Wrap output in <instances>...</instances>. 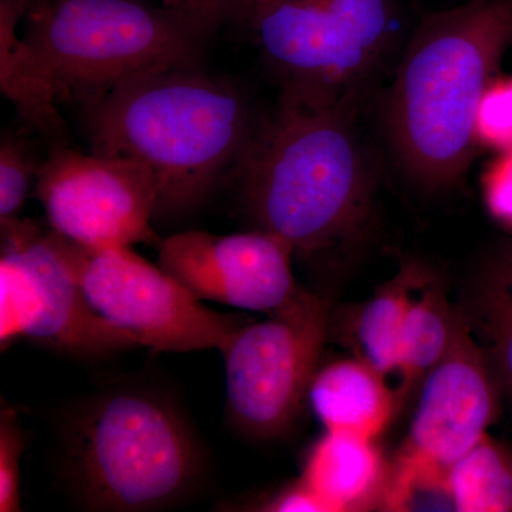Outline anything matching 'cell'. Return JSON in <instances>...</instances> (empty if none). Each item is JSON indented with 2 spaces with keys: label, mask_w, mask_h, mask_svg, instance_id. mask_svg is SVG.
Listing matches in <instances>:
<instances>
[{
  "label": "cell",
  "mask_w": 512,
  "mask_h": 512,
  "mask_svg": "<svg viewBox=\"0 0 512 512\" xmlns=\"http://www.w3.org/2000/svg\"><path fill=\"white\" fill-rule=\"evenodd\" d=\"M285 239L252 228L232 235L185 231L158 244V262L200 301L275 313L302 291Z\"/></svg>",
  "instance_id": "cell-11"
},
{
  "label": "cell",
  "mask_w": 512,
  "mask_h": 512,
  "mask_svg": "<svg viewBox=\"0 0 512 512\" xmlns=\"http://www.w3.org/2000/svg\"><path fill=\"white\" fill-rule=\"evenodd\" d=\"M427 272L406 265L360 309L353 330L357 359L363 360L384 379L397 376L402 386L403 328L413 293ZM400 399V387H399Z\"/></svg>",
  "instance_id": "cell-17"
},
{
  "label": "cell",
  "mask_w": 512,
  "mask_h": 512,
  "mask_svg": "<svg viewBox=\"0 0 512 512\" xmlns=\"http://www.w3.org/2000/svg\"><path fill=\"white\" fill-rule=\"evenodd\" d=\"M511 45L512 0H468L421 18L387 94L384 124L397 163L423 190H447L466 174L481 101Z\"/></svg>",
  "instance_id": "cell-3"
},
{
  "label": "cell",
  "mask_w": 512,
  "mask_h": 512,
  "mask_svg": "<svg viewBox=\"0 0 512 512\" xmlns=\"http://www.w3.org/2000/svg\"><path fill=\"white\" fill-rule=\"evenodd\" d=\"M28 3L0 0V89L26 126L45 136L60 137L66 126L57 110L59 93L39 57L18 33Z\"/></svg>",
  "instance_id": "cell-16"
},
{
  "label": "cell",
  "mask_w": 512,
  "mask_h": 512,
  "mask_svg": "<svg viewBox=\"0 0 512 512\" xmlns=\"http://www.w3.org/2000/svg\"><path fill=\"white\" fill-rule=\"evenodd\" d=\"M36 197L47 224L90 249L160 244L151 224L157 187L133 158L57 148L37 170Z\"/></svg>",
  "instance_id": "cell-10"
},
{
  "label": "cell",
  "mask_w": 512,
  "mask_h": 512,
  "mask_svg": "<svg viewBox=\"0 0 512 512\" xmlns=\"http://www.w3.org/2000/svg\"><path fill=\"white\" fill-rule=\"evenodd\" d=\"M457 511H512V456L487 436L448 468Z\"/></svg>",
  "instance_id": "cell-19"
},
{
  "label": "cell",
  "mask_w": 512,
  "mask_h": 512,
  "mask_svg": "<svg viewBox=\"0 0 512 512\" xmlns=\"http://www.w3.org/2000/svg\"><path fill=\"white\" fill-rule=\"evenodd\" d=\"M262 510L276 512H329L322 498L302 478L298 483L292 484L291 487L285 488L281 493L275 495L271 501L264 504Z\"/></svg>",
  "instance_id": "cell-25"
},
{
  "label": "cell",
  "mask_w": 512,
  "mask_h": 512,
  "mask_svg": "<svg viewBox=\"0 0 512 512\" xmlns=\"http://www.w3.org/2000/svg\"><path fill=\"white\" fill-rule=\"evenodd\" d=\"M64 473L93 511L164 510L200 481V444L165 397L121 387L80 407L64 433Z\"/></svg>",
  "instance_id": "cell-4"
},
{
  "label": "cell",
  "mask_w": 512,
  "mask_h": 512,
  "mask_svg": "<svg viewBox=\"0 0 512 512\" xmlns=\"http://www.w3.org/2000/svg\"><path fill=\"white\" fill-rule=\"evenodd\" d=\"M158 5L180 16L208 37L225 23L247 19L252 0H157Z\"/></svg>",
  "instance_id": "cell-22"
},
{
  "label": "cell",
  "mask_w": 512,
  "mask_h": 512,
  "mask_svg": "<svg viewBox=\"0 0 512 512\" xmlns=\"http://www.w3.org/2000/svg\"><path fill=\"white\" fill-rule=\"evenodd\" d=\"M326 431L375 440L392 420L396 392L360 359L340 360L318 370L308 396Z\"/></svg>",
  "instance_id": "cell-13"
},
{
  "label": "cell",
  "mask_w": 512,
  "mask_h": 512,
  "mask_svg": "<svg viewBox=\"0 0 512 512\" xmlns=\"http://www.w3.org/2000/svg\"><path fill=\"white\" fill-rule=\"evenodd\" d=\"M457 308L498 386L512 397V242L481 262Z\"/></svg>",
  "instance_id": "cell-15"
},
{
  "label": "cell",
  "mask_w": 512,
  "mask_h": 512,
  "mask_svg": "<svg viewBox=\"0 0 512 512\" xmlns=\"http://www.w3.org/2000/svg\"><path fill=\"white\" fill-rule=\"evenodd\" d=\"M94 153L147 165L157 187L154 222L202 207L241 163L258 119L234 84L200 66L128 80L83 106Z\"/></svg>",
  "instance_id": "cell-2"
},
{
  "label": "cell",
  "mask_w": 512,
  "mask_h": 512,
  "mask_svg": "<svg viewBox=\"0 0 512 512\" xmlns=\"http://www.w3.org/2000/svg\"><path fill=\"white\" fill-rule=\"evenodd\" d=\"M497 380L456 306L446 352L421 383L404 453L450 468L497 416Z\"/></svg>",
  "instance_id": "cell-12"
},
{
  "label": "cell",
  "mask_w": 512,
  "mask_h": 512,
  "mask_svg": "<svg viewBox=\"0 0 512 512\" xmlns=\"http://www.w3.org/2000/svg\"><path fill=\"white\" fill-rule=\"evenodd\" d=\"M23 37L60 100L82 106L119 84L170 67L200 66L208 37L163 6L141 0H39Z\"/></svg>",
  "instance_id": "cell-5"
},
{
  "label": "cell",
  "mask_w": 512,
  "mask_h": 512,
  "mask_svg": "<svg viewBox=\"0 0 512 512\" xmlns=\"http://www.w3.org/2000/svg\"><path fill=\"white\" fill-rule=\"evenodd\" d=\"M302 480L329 511H360L382 498L386 471L373 440L326 431L309 456Z\"/></svg>",
  "instance_id": "cell-14"
},
{
  "label": "cell",
  "mask_w": 512,
  "mask_h": 512,
  "mask_svg": "<svg viewBox=\"0 0 512 512\" xmlns=\"http://www.w3.org/2000/svg\"><path fill=\"white\" fill-rule=\"evenodd\" d=\"M484 197L491 214L512 227V148L485 175Z\"/></svg>",
  "instance_id": "cell-24"
},
{
  "label": "cell",
  "mask_w": 512,
  "mask_h": 512,
  "mask_svg": "<svg viewBox=\"0 0 512 512\" xmlns=\"http://www.w3.org/2000/svg\"><path fill=\"white\" fill-rule=\"evenodd\" d=\"M478 141L512 148V80L493 82L478 110Z\"/></svg>",
  "instance_id": "cell-23"
},
{
  "label": "cell",
  "mask_w": 512,
  "mask_h": 512,
  "mask_svg": "<svg viewBox=\"0 0 512 512\" xmlns=\"http://www.w3.org/2000/svg\"><path fill=\"white\" fill-rule=\"evenodd\" d=\"M62 241L94 311L140 346L174 353L220 350L248 323L202 305L174 276L131 247L90 249L63 235Z\"/></svg>",
  "instance_id": "cell-9"
},
{
  "label": "cell",
  "mask_w": 512,
  "mask_h": 512,
  "mask_svg": "<svg viewBox=\"0 0 512 512\" xmlns=\"http://www.w3.org/2000/svg\"><path fill=\"white\" fill-rule=\"evenodd\" d=\"M282 92L355 103L399 35L397 0H252L247 15Z\"/></svg>",
  "instance_id": "cell-6"
},
{
  "label": "cell",
  "mask_w": 512,
  "mask_h": 512,
  "mask_svg": "<svg viewBox=\"0 0 512 512\" xmlns=\"http://www.w3.org/2000/svg\"><path fill=\"white\" fill-rule=\"evenodd\" d=\"M0 229L2 350L26 339L63 355L99 359L140 346L94 311L55 229L20 218Z\"/></svg>",
  "instance_id": "cell-7"
},
{
  "label": "cell",
  "mask_w": 512,
  "mask_h": 512,
  "mask_svg": "<svg viewBox=\"0 0 512 512\" xmlns=\"http://www.w3.org/2000/svg\"><path fill=\"white\" fill-rule=\"evenodd\" d=\"M328 302L301 293L262 322L247 323L222 346L227 412L249 439L288 433L308 399L329 333Z\"/></svg>",
  "instance_id": "cell-8"
},
{
  "label": "cell",
  "mask_w": 512,
  "mask_h": 512,
  "mask_svg": "<svg viewBox=\"0 0 512 512\" xmlns=\"http://www.w3.org/2000/svg\"><path fill=\"white\" fill-rule=\"evenodd\" d=\"M454 320L456 306L448 302L439 285L429 281L419 296L413 293L403 328L400 399L417 384L421 386L446 352L453 335Z\"/></svg>",
  "instance_id": "cell-18"
},
{
  "label": "cell",
  "mask_w": 512,
  "mask_h": 512,
  "mask_svg": "<svg viewBox=\"0 0 512 512\" xmlns=\"http://www.w3.org/2000/svg\"><path fill=\"white\" fill-rule=\"evenodd\" d=\"M37 170L20 141L5 137L0 146V224L16 220L23 210Z\"/></svg>",
  "instance_id": "cell-20"
},
{
  "label": "cell",
  "mask_w": 512,
  "mask_h": 512,
  "mask_svg": "<svg viewBox=\"0 0 512 512\" xmlns=\"http://www.w3.org/2000/svg\"><path fill=\"white\" fill-rule=\"evenodd\" d=\"M26 447V436L12 407L0 413V511L19 512L20 457Z\"/></svg>",
  "instance_id": "cell-21"
},
{
  "label": "cell",
  "mask_w": 512,
  "mask_h": 512,
  "mask_svg": "<svg viewBox=\"0 0 512 512\" xmlns=\"http://www.w3.org/2000/svg\"><path fill=\"white\" fill-rule=\"evenodd\" d=\"M355 110L281 93L232 175L252 227L285 239L295 254L343 247L369 221L375 178Z\"/></svg>",
  "instance_id": "cell-1"
}]
</instances>
